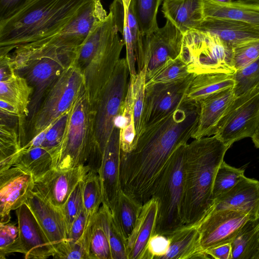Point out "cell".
Listing matches in <instances>:
<instances>
[{"label": "cell", "instance_id": "c3c4849f", "mask_svg": "<svg viewBox=\"0 0 259 259\" xmlns=\"http://www.w3.org/2000/svg\"><path fill=\"white\" fill-rule=\"evenodd\" d=\"M69 111V110H68ZM68 111L62 115L49 128L41 147L51 154L60 144L65 128Z\"/></svg>", "mask_w": 259, "mask_h": 259}, {"label": "cell", "instance_id": "cb8c5ba5", "mask_svg": "<svg viewBox=\"0 0 259 259\" xmlns=\"http://www.w3.org/2000/svg\"><path fill=\"white\" fill-rule=\"evenodd\" d=\"M158 209V201L154 197L143 204L136 225L126 240L128 259H145L148 243L154 234Z\"/></svg>", "mask_w": 259, "mask_h": 259}, {"label": "cell", "instance_id": "484cf974", "mask_svg": "<svg viewBox=\"0 0 259 259\" xmlns=\"http://www.w3.org/2000/svg\"><path fill=\"white\" fill-rule=\"evenodd\" d=\"M170 245L161 259H204L210 257L199 243L198 226L185 225L168 236Z\"/></svg>", "mask_w": 259, "mask_h": 259}, {"label": "cell", "instance_id": "f6af8a7d", "mask_svg": "<svg viewBox=\"0 0 259 259\" xmlns=\"http://www.w3.org/2000/svg\"><path fill=\"white\" fill-rule=\"evenodd\" d=\"M82 180L77 184L66 202L61 208L65 221L68 233L74 220L83 208Z\"/></svg>", "mask_w": 259, "mask_h": 259}, {"label": "cell", "instance_id": "681fc988", "mask_svg": "<svg viewBox=\"0 0 259 259\" xmlns=\"http://www.w3.org/2000/svg\"><path fill=\"white\" fill-rule=\"evenodd\" d=\"M169 245L168 236L154 234L148 243L145 259H161L167 253Z\"/></svg>", "mask_w": 259, "mask_h": 259}, {"label": "cell", "instance_id": "4dcf8cb0", "mask_svg": "<svg viewBox=\"0 0 259 259\" xmlns=\"http://www.w3.org/2000/svg\"><path fill=\"white\" fill-rule=\"evenodd\" d=\"M114 126L120 129L121 151L129 153L136 144L134 119V92L133 80L130 78L125 100L121 110L116 117Z\"/></svg>", "mask_w": 259, "mask_h": 259}, {"label": "cell", "instance_id": "44dd1931", "mask_svg": "<svg viewBox=\"0 0 259 259\" xmlns=\"http://www.w3.org/2000/svg\"><path fill=\"white\" fill-rule=\"evenodd\" d=\"M25 203L52 243L54 250L67 240L68 230L61 208L56 207L32 191Z\"/></svg>", "mask_w": 259, "mask_h": 259}, {"label": "cell", "instance_id": "11a10c76", "mask_svg": "<svg viewBox=\"0 0 259 259\" xmlns=\"http://www.w3.org/2000/svg\"><path fill=\"white\" fill-rule=\"evenodd\" d=\"M51 125H50L49 126L47 127L41 132L39 133L37 136L34 137L27 144H26L22 149L29 150L34 148L41 147L45 141L47 133Z\"/></svg>", "mask_w": 259, "mask_h": 259}, {"label": "cell", "instance_id": "8d00e7d4", "mask_svg": "<svg viewBox=\"0 0 259 259\" xmlns=\"http://www.w3.org/2000/svg\"><path fill=\"white\" fill-rule=\"evenodd\" d=\"M164 0H131L140 33L149 34L159 28L157 16L160 5Z\"/></svg>", "mask_w": 259, "mask_h": 259}, {"label": "cell", "instance_id": "5bb4252c", "mask_svg": "<svg viewBox=\"0 0 259 259\" xmlns=\"http://www.w3.org/2000/svg\"><path fill=\"white\" fill-rule=\"evenodd\" d=\"M197 75L166 83L145 86L143 122L145 126L174 111L184 101L188 89Z\"/></svg>", "mask_w": 259, "mask_h": 259}, {"label": "cell", "instance_id": "2e32d148", "mask_svg": "<svg viewBox=\"0 0 259 259\" xmlns=\"http://www.w3.org/2000/svg\"><path fill=\"white\" fill-rule=\"evenodd\" d=\"M90 170L87 165L68 169L52 167L34 180L33 191L53 205L61 208L77 184Z\"/></svg>", "mask_w": 259, "mask_h": 259}, {"label": "cell", "instance_id": "ee69618b", "mask_svg": "<svg viewBox=\"0 0 259 259\" xmlns=\"http://www.w3.org/2000/svg\"><path fill=\"white\" fill-rule=\"evenodd\" d=\"M13 252L22 253L18 227L9 223L0 224V258Z\"/></svg>", "mask_w": 259, "mask_h": 259}, {"label": "cell", "instance_id": "ba28073f", "mask_svg": "<svg viewBox=\"0 0 259 259\" xmlns=\"http://www.w3.org/2000/svg\"><path fill=\"white\" fill-rule=\"evenodd\" d=\"M83 87L82 72L73 62L53 82L36 112L27 122L22 148L68 112Z\"/></svg>", "mask_w": 259, "mask_h": 259}, {"label": "cell", "instance_id": "74e56055", "mask_svg": "<svg viewBox=\"0 0 259 259\" xmlns=\"http://www.w3.org/2000/svg\"><path fill=\"white\" fill-rule=\"evenodd\" d=\"M82 200L87 214L90 217L98 212L103 203V193L98 173L90 170L82 180Z\"/></svg>", "mask_w": 259, "mask_h": 259}, {"label": "cell", "instance_id": "ac0fdd59", "mask_svg": "<svg viewBox=\"0 0 259 259\" xmlns=\"http://www.w3.org/2000/svg\"><path fill=\"white\" fill-rule=\"evenodd\" d=\"M19 241L26 259H45L53 256L55 250L28 205L16 209Z\"/></svg>", "mask_w": 259, "mask_h": 259}, {"label": "cell", "instance_id": "e575fe53", "mask_svg": "<svg viewBox=\"0 0 259 259\" xmlns=\"http://www.w3.org/2000/svg\"><path fill=\"white\" fill-rule=\"evenodd\" d=\"M23 133L21 124L0 123V171L12 167L21 149L20 137Z\"/></svg>", "mask_w": 259, "mask_h": 259}, {"label": "cell", "instance_id": "6da1fadb", "mask_svg": "<svg viewBox=\"0 0 259 259\" xmlns=\"http://www.w3.org/2000/svg\"><path fill=\"white\" fill-rule=\"evenodd\" d=\"M199 102L184 101L174 111L145 126L129 153L120 152L121 190L143 204L174 151L188 143L198 125Z\"/></svg>", "mask_w": 259, "mask_h": 259}, {"label": "cell", "instance_id": "f907efd6", "mask_svg": "<svg viewBox=\"0 0 259 259\" xmlns=\"http://www.w3.org/2000/svg\"><path fill=\"white\" fill-rule=\"evenodd\" d=\"M90 217L87 214L84 207L80 211L72 222L68 231V239L69 240L77 241L81 237L84 232Z\"/></svg>", "mask_w": 259, "mask_h": 259}, {"label": "cell", "instance_id": "bcb514c9", "mask_svg": "<svg viewBox=\"0 0 259 259\" xmlns=\"http://www.w3.org/2000/svg\"><path fill=\"white\" fill-rule=\"evenodd\" d=\"M119 32L122 35L126 48V59L130 71V77L135 78L137 72L136 71V61L135 47L132 35L128 25L125 15L120 17L116 22Z\"/></svg>", "mask_w": 259, "mask_h": 259}, {"label": "cell", "instance_id": "8992f818", "mask_svg": "<svg viewBox=\"0 0 259 259\" xmlns=\"http://www.w3.org/2000/svg\"><path fill=\"white\" fill-rule=\"evenodd\" d=\"M130 71L126 58L119 59L95 106L93 141L86 165L98 172L108 142L126 96Z\"/></svg>", "mask_w": 259, "mask_h": 259}, {"label": "cell", "instance_id": "7bdbcfd3", "mask_svg": "<svg viewBox=\"0 0 259 259\" xmlns=\"http://www.w3.org/2000/svg\"><path fill=\"white\" fill-rule=\"evenodd\" d=\"M232 63L235 71L259 58V39L246 41L232 49Z\"/></svg>", "mask_w": 259, "mask_h": 259}, {"label": "cell", "instance_id": "680465c9", "mask_svg": "<svg viewBox=\"0 0 259 259\" xmlns=\"http://www.w3.org/2000/svg\"><path fill=\"white\" fill-rule=\"evenodd\" d=\"M124 5L126 7H128L130 5L131 0H122Z\"/></svg>", "mask_w": 259, "mask_h": 259}, {"label": "cell", "instance_id": "9c48e42d", "mask_svg": "<svg viewBox=\"0 0 259 259\" xmlns=\"http://www.w3.org/2000/svg\"><path fill=\"white\" fill-rule=\"evenodd\" d=\"M232 49L215 35L192 29L183 34L180 56L189 73H233Z\"/></svg>", "mask_w": 259, "mask_h": 259}, {"label": "cell", "instance_id": "60d3db41", "mask_svg": "<svg viewBox=\"0 0 259 259\" xmlns=\"http://www.w3.org/2000/svg\"><path fill=\"white\" fill-rule=\"evenodd\" d=\"M146 67L144 66L143 69L140 71H138L135 78L130 77L133 80L134 92V119L136 143L138 139L145 128L143 118L146 84Z\"/></svg>", "mask_w": 259, "mask_h": 259}, {"label": "cell", "instance_id": "7402d4cb", "mask_svg": "<svg viewBox=\"0 0 259 259\" xmlns=\"http://www.w3.org/2000/svg\"><path fill=\"white\" fill-rule=\"evenodd\" d=\"M235 98L233 88L214 93L199 101L200 111L197 128L192 138L214 135L218 124Z\"/></svg>", "mask_w": 259, "mask_h": 259}, {"label": "cell", "instance_id": "7dc6e473", "mask_svg": "<svg viewBox=\"0 0 259 259\" xmlns=\"http://www.w3.org/2000/svg\"><path fill=\"white\" fill-rule=\"evenodd\" d=\"M54 258L89 259L85 243L82 237L77 241L68 239L59 244L55 249Z\"/></svg>", "mask_w": 259, "mask_h": 259}, {"label": "cell", "instance_id": "ab89813d", "mask_svg": "<svg viewBox=\"0 0 259 259\" xmlns=\"http://www.w3.org/2000/svg\"><path fill=\"white\" fill-rule=\"evenodd\" d=\"M245 170L228 164L224 160L217 171L212 188L214 201L229 191L245 176Z\"/></svg>", "mask_w": 259, "mask_h": 259}, {"label": "cell", "instance_id": "d4e9b609", "mask_svg": "<svg viewBox=\"0 0 259 259\" xmlns=\"http://www.w3.org/2000/svg\"><path fill=\"white\" fill-rule=\"evenodd\" d=\"M162 12L183 34L194 29L204 18L202 0H164Z\"/></svg>", "mask_w": 259, "mask_h": 259}, {"label": "cell", "instance_id": "d590c367", "mask_svg": "<svg viewBox=\"0 0 259 259\" xmlns=\"http://www.w3.org/2000/svg\"><path fill=\"white\" fill-rule=\"evenodd\" d=\"M97 214L108 238L112 259H128L126 240L117 227L110 208L102 204Z\"/></svg>", "mask_w": 259, "mask_h": 259}, {"label": "cell", "instance_id": "603a6c76", "mask_svg": "<svg viewBox=\"0 0 259 259\" xmlns=\"http://www.w3.org/2000/svg\"><path fill=\"white\" fill-rule=\"evenodd\" d=\"M208 32L231 48L259 39V29L248 23L232 19L204 18L194 29Z\"/></svg>", "mask_w": 259, "mask_h": 259}, {"label": "cell", "instance_id": "83f0119b", "mask_svg": "<svg viewBox=\"0 0 259 259\" xmlns=\"http://www.w3.org/2000/svg\"><path fill=\"white\" fill-rule=\"evenodd\" d=\"M233 73L210 72L197 75L191 82L184 101L199 102L208 96L233 88Z\"/></svg>", "mask_w": 259, "mask_h": 259}, {"label": "cell", "instance_id": "7c38bea8", "mask_svg": "<svg viewBox=\"0 0 259 259\" xmlns=\"http://www.w3.org/2000/svg\"><path fill=\"white\" fill-rule=\"evenodd\" d=\"M101 0H94L55 34L17 47L24 50L47 48L77 50L92 31L107 17Z\"/></svg>", "mask_w": 259, "mask_h": 259}, {"label": "cell", "instance_id": "91938a15", "mask_svg": "<svg viewBox=\"0 0 259 259\" xmlns=\"http://www.w3.org/2000/svg\"><path fill=\"white\" fill-rule=\"evenodd\" d=\"M215 2H229L233 0H212Z\"/></svg>", "mask_w": 259, "mask_h": 259}, {"label": "cell", "instance_id": "8fae6325", "mask_svg": "<svg viewBox=\"0 0 259 259\" xmlns=\"http://www.w3.org/2000/svg\"><path fill=\"white\" fill-rule=\"evenodd\" d=\"M259 126V83L235 97L220 120L216 135L229 148L252 137Z\"/></svg>", "mask_w": 259, "mask_h": 259}, {"label": "cell", "instance_id": "e0dca14e", "mask_svg": "<svg viewBox=\"0 0 259 259\" xmlns=\"http://www.w3.org/2000/svg\"><path fill=\"white\" fill-rule=\"evenodd\" d=\"M34 181L30 174L17 166L0 171V224L9 223L11 211L25 203Z\"/></svg>", "mask_w": 259, "mask_h": 259}, {"label": "cell", "instance_id": "f5cc1de1", "mask_svg": "<svg viewBox=\"0 0 259 259\" xmlns=\"http://www.w3.org/2000/svg\"><path fill=\"white\" fill-rule=\"evenodd\" d=\"M210 258L215 259H232L231 243L224 244L209 248L205 251Z\"/></svg>", "mask_w": 259, "mask_h": 259}, {"label": "cell", "instance_id": "9a60e30c", "mask_svg": "<svg viewBox=\"0 0 259 259\" xmlns=\"http://www.w3.org/2000/svg\"><path fill=\"white\" fill-rule=\"evenodd\" d=\"M251 215L233 209H221L209 212L198 225L201 249H207L231 243Z\"/></svg>", "mask_w": 259, "mask_h": 259}, {"label": "cell", "instance_id": "ffe728a7", "mask_svg": "<svg viewBox=\"0 0 259 259\" xmlns=\"http://www.w3.org/2000/svg\"><path fill=\"white\" fill-rule=\"evenodd\" d=\"M227 209L248 213L253 220L258 219L259 181L244 176L232 189L214 200L209 212Z\"/></svg>", "mask_w": 259, "mask_h": 259}, {"label": "cell", "instance_id": "f546056e", "mask_svg": "<svg viewBox=\"0 0 259 259\" xmlns=\"http://www.w3.org/2000/svg\"><path fill=\"white\" fill-rule=\"evenodd\" d=\"M231 244L232 259H259V219L247 221Z\"/></svg>", "mask_w": 259, "mask_h": 259}, {"label": "cell", "instance_id": "3957f363", "mask_svg": "<svg viewBox=\"0 0 259 259\" xmlns=\"http://www.w3.org/2000/svg\"><path fill=\"white\" fill-rule=\"evenodd\" d=\"M229 147L216 135L187 144L185 161V225H198L212 208L215 176Z\"/></svg>", "mask_w": 259, "mask_h": 259}, {"label": "cell", "instance_id": "f1b7e54d", "mask_svg": "<svg viewBox=\"0 0 259 259\" xmlns=\"http://www.w3.org/2000/svg\"><path fill=\"white\" fill-rule=\"evenodd\" d=\"M33 89L27 80L16 73L7 80L0 81V100L14 106L26 120Z\"/></svg>", "mask_w": 259, "mask_h": 259}, {"label": "cell", "instance_id": "4fadbf2b", "mask_svg": "<svg viewBox=\"0 0 259 259\" xmlns=\"http://www.w3.org/2000/svg\"><path fill=\"white\" fill-rule=\"evenodd\" d=\"M183 33L169 20L149 34L140 33L136 46L138 71L146 67V78L181 53Z\"/></svg>", "mask_w": 259, "mask_h": 259}, {"label": "cell", "instance_id": "1f68e13d", "mask_svg": "<svg viewBox=\"0 0 259 259\" xmlns=\"http://www.w3.org/2000/svg\"><path fill=\"white\" fill-rule=\"evenodd\" d=\"M142 204L125 193L119 192L111 212L121 233L127 240L140 215Z\"/></svg>", "mask_w": 259, "mask_h": 259}, {"label": "cell", "instance_id": "9f6ffc18", "mask_svg": "<svg viewBox=\"0 0 259 259\" xmlns=\"http://www.w3.org/2000/svg\"><path fill=\"white\" fill-rule=\"evenodd\" d=\"M251 138L255 146L259 148V126Z\"/></svg>", "mask_w": 259, "mask_h": 259}, {"label": "cell", "instance_id": "277c9868", "mask_svg": "<svg viewBox=\"0 0 259 259\" xmlns=\"http://www.w3.org/2000/svg\"><path fill=\"white\" fill-rule=\"evenodd\" d=\"M95 115L83 87L68 111L62 141L51 154L53 168L86 165L93 141Z\"/></svg>", "mask_w": 259, "mask_h": 259}, {"label": "cell", "instance_id": "d6986e66", "mask_svg": "<svg viewBox=\"0 0 259 259\" xmlns=\"http://www.w3.org/2000/svg\"><path fill=\"white\" fill-rule=\"evenodd\" d=\"M120 129L115 127L103 153L98 174L103 193V203L111 210L120 191Z\"/></svg>", "mask_w": 259, "mask_h": 259}, {"label": "cell", "instance_id": "f35d334b", "mask_svg": "<svg viewBox=\"0 0 259 259\" xmlns=\"http://www.w3.org/2000/svg\"><path fill=\"white\" fill-rule=\"evenodd\" d=\"M190 73L187 64L179 55L167 61L147 77L145 86L174 81L186 77Z\"/></svg>", "mask_w": 259, "mask_h": 259}, {"label": "cell", "instance_id": "7a4b0ae2", "mask_svg": "<svg viewBox=\"0 0 259 259\" xmlns=\"http://www.w3.org/2000/svg\"><path fill=\"white\" fill-rule=\"evenodd\" d=\"M94 0H29L0 21V56L53 35Z\"/></svg>", "mask_w": 259, "mask_h": 259}, {"label": "cell", "instance_id": "52a82bcc", "mask_svg": "<svg viewBox=\"0 0 259 259\" xmlns=\"http://www.w3.org/2000/svg\"><path fill=\"white\" fill-rule=\"evenodd\" d=\"M98 28L99 36L96 49L91 61L82 71L84 89L95 109L125 46L123 39L119 36L118 27L111 11Z\"/></svg>", "mask_w": 259, "mask_h": 259}, {"label": "cell", "instance_id": "5b68a950", "mask_svg": "<svg viewBox=\"0 0 259 259\" xmlns=\"http://www.w3.org/2000/svg\"><path fill=\"white\" fill-rule=\"evenodd\" d=\"M187 144L172 153L160 175L152 197L158 201L154 234L169 236L185 225L184 217L185 161Z\"/></svg>", "mask_w": 259, "mask_h": 259}, {"label": "cell", "instance_id": "db71d44e", "mask_svg": "<svg viewBox=\"0 0 259 259\" xmlns=\"http://www.w3.org/2000/svg\"><path fill=\"white\" fill-rule=\"evenodd\" d=\"M15 73L9 54L0 56V81L8 79Z\"/></svg>", "mask_w": 259, "mask_h": 259}, {"label": "cell", "instance_id": "4316f807", "mask_svg": "<svg viewBox=\"0 0 259 259\" xmlns=\"http://www.w3.org/2000/svg\"><path fill=\"white\" fill-rule=\"evenodd\" d=\"M203 18H220L245 22L259 29V6L236 0L219 2L202 0Z\"/></svg>", "mask_w": 259, "mask_h": 259}, {"label": "cell", "instance_id": "d6a6232c", "mask_svg": "<svg viewBox=\"0 0 259 259\" xmlns=\"http://www.w3.org/2000/svg\"><path fill=\"white\" fill-rule=\"evenodd\" d=\"M82 237L89 259H112L110 244L97 212L90 217Z\"/></svg>", "mask_w": 259, "mask_h": 259}, {"label": "cell", "instance_id": "6f0895ef", "mask_svg": "<svg viewBox=\"0 0 259 259\" xmlns=\"http://www.w3.org/2000/svg\"><path fill=\"white\" fill-rule=\"evenodd\" d=\"M240 2L255 6H259V0H236Z\"/></svg>", "mask_w": 259, "mask_h": 259}, {"label": "cell", "instance_id": "b9f144b4", "mask_svg": "<svg viewBox=\"0 0 259 259\" xmlns=\"http://www.w3.org/2000/svg\"><path fill=\"white\" fill-rule=\"evenodd\" d=\"M235 97L239 96L259 83V58L252 63L233 73Z\"/></svg>", "mask_w": 259, "mask_h": 259}, {"label": "cell", "instance_id": "836d02e7", "mask_svg": "<svg viewBox=\"0 0 259 259\" xmlns=\"http://www.w3.org/2000/svg\"><path fill=\"white\" fill-rule=\"evenodd\" d=\"M13 166L30 174L35 180L53 167V160L49 151L42 147L21 149Z\"/></svg>", "mask_w": 259, "mask_h": 259}, {"label": "cell", "instance_id": "816d5d0a", "mask_svg": "<svg viewBox=\"0 0 259 259\" xmlns=\"http://www.w3.org/2000/svg\"><path fill=\"white\" fill-rule=\"evenodd\" d=\"M29 0H0V21L9 18Z\"/></svg>", "mask_w": 259, "mask_h": 259}, {"label": "cell", "instance_id": "30bf717a", "mask_svg": "<svg viewBox=\"0 0 259 259\" xmlns=\"http://www.w3.org/2000/svg\"><path fill=\"white\" fill-rule=\"evenodd\" d=\"M78 50L51 48L38 51L30 56L25 68L17 73L24 77L33 89L26 123L36 112L53 82L74 61Z\"/></svg>", "mask_w": 259, "mask_h": 259}]
</instances>
